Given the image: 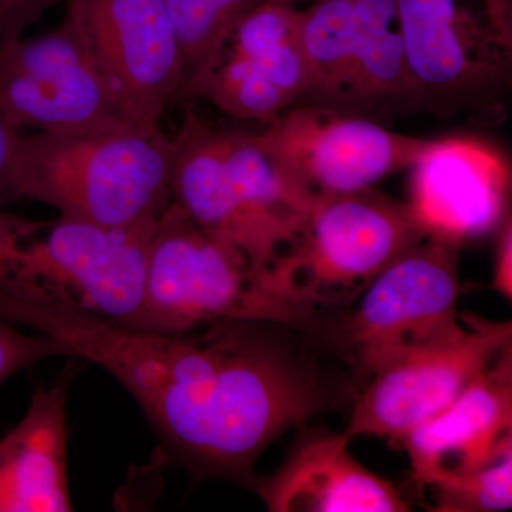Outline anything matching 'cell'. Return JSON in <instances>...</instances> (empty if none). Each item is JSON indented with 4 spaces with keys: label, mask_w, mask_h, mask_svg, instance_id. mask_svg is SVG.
<instances>
[{
    "label": "cell",
    "mask_w": 512,
    "mask_h": 512,
    "mask_svg": "<svg viewBox=\"0 0 512 512\" xmlns=\"http://www.w3.org/2000/svg\"><path fill=\"white\" fill-rule=\"evenodd\" d=\"M0 319L106 370L136 400L168 457L195 480L247 487L258 458L301 410V370L268 320L157 333L77 309L15 302H0Z\"/></svg>",
    "instance_id": "cell-1"
},
{
    "label": "cell",
    "mask_w": 512,
    "mask_h": 512,
    "mask_svg": "<svg viewBox=\"0 0 512 512\" xmlns=\"http://www.w3.org/2000/svg\"><path fill=\"white\" fill-rule=\"evenodd\" d=\"M170 190L202 231L271 282L313 200L258 131L215 127L192 111L173 137Z\"/></svg>",
    "instance_id": "cell-2"
},
{
    "label": "cell",
    "mask_w": 512,
    "mask_h": 512,
    "mask_svg": "<svg viewBox=\"0 0 512 512\" xmlns=\"http://www.w3.org/2000/svg\"><path fill=\"white\" fill-rule=\"evenodd\" d=\"M158 221L106 228L0 210V302L56 306L128 325Z\"/></svg>",
    "instance_id": "cell-3"
},
{
    "label": "cell",
    "mask_w": 512,
    "mask_h": 512,
    "mask_svg": "<svg viewBox=\"0 0 512 512\" xmlns=\"http://www.w3.org/2000/svg\"><path fill=\"white\" fill-rule=\"evenodd\" d=\"M173 137L163 128L22 133L16 188L62 217L126 228L161 217L171 202Z\"/></svg>",
    "instance_id": "cell-4"
},
{
    "label": "cell",
    "mask_w": 512,
    "mask_h": 512,
    "mask_svg": "<svg viewBox=\"0 0 512 512\" xmlns=\"http://www.w3.org/2000/svg\"><path fill=\"white\" fill-rule=\"evenodd\" d=\"M319 319L171 201L148 247L140 308L124 326L183 333L227 320H271L309 335Z\"/></svg>",
    "instance_id": "cell-5"
},
{
    "label": "cell",
    "mask_w": 512,
    "mask_h": 512,
    "mask_svg": "<svg viewBox=\"0 0 512 512\" xmlns=\"http://www.w3.org/2000/svg\"><path fill=\"white\" fill-rule=\"evenodd\" d=\"M417 110L494 126L507 117L512 0H396Z\"/></svg>",
    "instance_id": "cell-6"
},
{
    "label": "cell",
    "mask_w": 512,
    "mask_h": 512,
    "mask_svg": "<svg viewBox=\"0 0 512 512\" xmlns=\"http://www.w3.org/2000/svg\"><path fill=\"white\" fill-rule=\"evenodd\" d=\"M461 245L427 235L386 266L345 308L325 313L313 335L369 379L377 369L464 328L458 312Z\"/></svg>",
    "instance_id": "cell-7"
},
{
    "label": "cell",
    "mask_w": 512,
    "mask_h": 512,
    "mask_svg": "<svg viewBox=\"0 0 512 512\" xmlns=\"http://www.w3.org/2000/svg\"><path fill=\"white\" fill-rule=\"evenodd\" d=\"M427 234L407 202L375 187L313 197L272 281L320 315L338 311Z\"/></svg>",
    "instance_id": "cell-8"
},
{
    "label": "cell",
    "mask_w": 512,
    "mask_h": 512,
    "mask_svg": "<svg viewBox=\"0 0 512 512\" xmlns=\"http://www.w3.org/2000/svg\"><path fill=\"white\" fill-rule=\"evenodd\" d=\"M302 103L384 123L416 111L396 0H318L301 10Z\"/></svg>",
    "instance_id": "cell-9"
},
{
    "label": "cell",
    "mask_w": 512,
    "mask_h": 512,
    "mask_svg": "<svg viewBox=\"0 0 512 512\" xmlns=\"http://www.w3.org/2000/svg\"><path fill=\"white\" fill-rule=\"evenodd\" d=\"M464 328L451 338L396 357L367 379L346 434L377 437L399 447L404 437L447 409L512 345L510 320L463 313Z\"/></svg>",
    "instance_id": "cell-10"
},
{
    "label": "cell",
    "mask_w": 512,
    "mask_h": 512,
    "mask_svg": "<svg viewBox=\"0 0 512 512\" xmlns=\"http://www.w3.org/2000/svg\"><path fill=\"white\" fill-rule=\"evenodd\" d=\"M0 107L20 133L137 127L66 18L50 32L0 49Z\"/></svg>",
    "instance_id": "cell-11"
},
{
    "label": "cell",
    "mask_w": 512,
    "mask_h": 512,
    "mask_svg": "<svg viewBox=\"0 0 512 512\" xmlns=\"http://www.w3.org/2000/svg\"><path fill=\"white\" fill-rule=\"evenodd\" d=\"M308 87L301 10L265 0L232 26L178 103L205 100L232 119L268 124L302 103Z\"/></svg>",
    "instance_id": "cell-12"
},
{
    "label": "cell",
    "mask_w": 512,
    "mask_h": 512,
    "mask_svg": "<svg viewBox=\"0 0 512 512\" xmlns=\"http://www.w3.org/2000/svg\"><path fill=\"white\" fill-rule=\"evenodd\" d=\"M64 18L130 120L144 130L161 128L185 83L164 0H66Z\"/></svg>",
    "instance_id": "cell-13"
},
{
    "label": "cell",
    "mask_w": 512,
    "mask_h": 512,
    "mask_svg": "<svg viewBox=\"0 0 512 512\" xmlns=\"http://www.w3.org/2000/svg\"><path fill=\"white\" fill-rule=\"evenodd\" d=\"M258 136L312 197L375 187L409 170L427 141L380 121L299 103L265 124Z\"/></svg>",
    "instance_id": "cell-14"
},
{
    "label": "cell",
    "mask_w": 512,
    "mask_h": 512,
    "mask_svg": "<svg viewBox=\"0 0 512 512\" xmlns=\"http://www.w3.org/2000/svg\"><path fill=\"white\" fill-rule=\"evenodd\" d=\"M409 170L407 204L427 235L463 245L495 231L508 214L510 164L484 141L429 140Z\"/></svg>",
    "instance_id": "cell-15"
},
{
    "label": "cell",
    "mask_w": 512,
    "mask_h": 512,
    "mask_svg": "<svg viewBox=\"0 0 512 512\" xmlns=\"http://www.w3.org/2000/svg\"><path fill=\"white\" fill-rule=\"evenodd\" d=\"M421 493L436 478L493 463L512 447V345L447 409L399 444Z\"/></svg>",
    "instance_id": "cell-16"
},
{
    "label": "cell",
    "mask_w": 512,
    "mask_h": 512,
    "mask_svg": "<svg viewBox=\"0 0 512 512\" xmlns=\"http://www.w3.org/2000/svg\"><path fill=\"white\" fill-rule=\"evenodd\" d=\"M345 433H313L299 441L272 476L254 490L272 512H407L412 505L386 478L350 453Z\"/></svg>",
    "instance_id": "cell-17"
},
{
    "label": "cell",
    "mask_w": 512,
    "mask_h": 512,
    "mask_svg": "<svg viewBox=\"0 0 512 512\" xmlns=\"http://www.w3.org/2000/svg\"><path fill=\"white\" fill-rule=\"evenodd\" d=\"M76 360L37 387L25 417L0 439V512L73 511L66 409Z\"/></svg>",
    "instance_id": "cell-18"
},
{
    "label": "cell",
    "mask_w": 512,
    "mask_h": 512,
    "mask_svg": "<svg viewBox=\"0 0 512 512\" xmlns=\"http://www.w3.org/2000/svg\"><path fill=\"white\" fill-rule=\"evenodd\" d=\"M262 2L265 0H164L183 56L184 86L200 73L232 26Z\"/></svg>",
    "instance_id": "cell-19"
},
{
    "label": "cell",
    "mask_w": 512,
    "mask_h": 512,
    "mask_svg": "<svg viewBox=\"0 0 512 512\" xmlns=\"http://www.w3.org/2000/svg\"><path fill=\"white\" fill-rule=\"evenodd\" d=\"M433 490L429 510L436 512H498L512 507V447L493 463L444 474L427 485ZM426 488V490H427Z\"/></svg>",
    "instance_id": "cell-20"
},
{
    "label": "cell",
    "mask_w": 512,
    "mask_h": 512,
    "mask_svg": "<svg viewBox=\"0 0 512 512\" xmlns=\"http://www.w3.org/2000/svg\"><path fill=\"white\" fill-rule=\"evenodd\" d=\"M67 357L74 359L72 352L43 333H25L18 326L0 319V387L16 373L50 359Z\"/></svg>",
    "instance_id": "cell-21"
},
{
    "label": "cell",
    "mask_w": 512,
    "mask_h": 512,
    "mask_svg": "<svg viewBox=\"0 0 512 512\" xmlns=\"http://www.w3.org/2000/svg\"><path fill=\"white\" fill-rule=\"evenodd\" d=\"M60 2L63 0H0V49L22 37Z\"/></svg>",
    "instance_id": "cell-22"
},
{
    "label": "cell",
    "mask_w": 512,
    "mask_h": 512,
    "mask_svg": "<svg viewBox=\"0 0 512 512\" xmlns=\"http://www.w3.org/2000/svg\"><path fill=\"white\" fill-rule=\"evenodd\" d=\"M20 136L0 107V210L20 201L16 188Z\"/></svg>",
    "instance_id": "cell-23"
},
{
    "label": "cell",
    "mask_w": 512,
    "mask_h": 512,
    "mask_svg": "<svg viewBox=\"0 0 512 512\" xmlns=\"http://www.w3.org/2000/svg\"><path fill=\"white\" fill-rule=\"evenodd\" d=\"M497 247H495L494 272L491 288L505 301H512V221L511 214L505 215L497 228Z\"/></svg>",
    "instance_id": "cell-24"
}]
</instances>
